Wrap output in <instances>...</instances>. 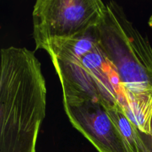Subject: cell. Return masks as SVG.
<instances>
[{
    "label": "cell",
    "instance_id": "6da1fadb",
    "mask_svg": "<svg viewBox=\"0 0 152 152\" xmlns=\"http://www.w3.org/2000/svg\"><path fill=\"white\" fill-rule=\"evenodd\" d=\"M94 30L120 77L118 104L134 129L137 152H152L151 45L115 1H104L102 19Z\"/></svg>",
    "mask_w": 152,
    "mask_h": 152
},
{
    "label": "cell",
    "instance_id": "7a4b0ae2",
    "mask_svg": "<svg viewBox=\"0 0 152 152\" xmlns=\"http://www.w3.org/2000/svg\"><path fill=\"white\" fill-rule=\"evenodd\" d=\"M0 152H36L45 116L46 85L41 64L25 48L1 50Z\"/></svg>",
    "mask_w": 152,
    "mask_h": 152
},
{
    "label": "cell",
    "instance_id": "3957f363",
    "mask_svg": "<svg viewBox=\"0 0 152 152\" xmlns=\"http://www.w3.org/2000/svg\"><path fill=\"white\" fill-rule=\"evenodd\" d=\"M103 6L101 0H37L33 10L36 49L87 33L101 21Z\"/></svg>",
    "mask_w": 152,
    "mask_h": 152
},
{
    "label": "cell",
    "instance_id": "277c9868",
    "mask_svg": "<svg viewBox=\"0 0 152 152\" xmlns=\"http://www.w3.org/2000/svg\"><path fill=\"white\" fill-rule=\"evenodd\" d=\"M65 113L72 126L99 152H132L106 108L88 98H63Z\"/></svg>",
    "mask_w": 152,
    "mask_h": 152
},
{
    "label": "cell",
    "instance_id": "5b68a950",
    "mask_svg": "<svg viewBox=\"0 0 152 152\" xmlns=\"http://www.w3.org/2000/svg\"><path fill=\"white\" fill-rule=\"evenodd\" d=\"M108 114L120 131L132 152H137V140L133 126L127 116L118 108H106Z\"/></svg>",
    "mask_w": 152,
    "mask_h": 152
},
{
    "label": "cell",
    "instance_id": "8992f818",
    "mask_svg": "<svg viewBox=\"0 0 152 152\" xmlns=\"http://www.w3.org/2000/svg\"><path fill=\"white\" fill-rule=\"evenodd\" d=\"M148 25H149V26L152 28V14H151V16H150L149 20H148Z\"/></svg>",
    "mask_w": 152,
    "mask_h": 152
}]
</instances>
